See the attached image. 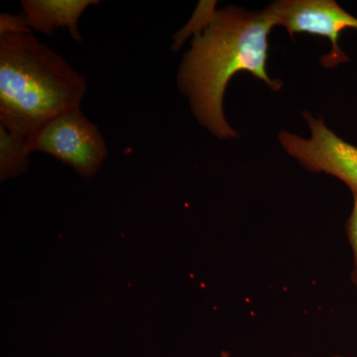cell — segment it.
Returning a JSON list of instances; mask_svg holds the SVG:
<instances>
[{
  "mask_svg": "<svg viewBox=\"0 0 357 357\" xmlns=\"http://www.w3.org/2000/svg\"><path fill=\"white\" fill-rule=\"evenodd\" d=\"M266 8L250 13L238 7L215 11L210 24L192 39L178 70L181 93L188 98L194 116L218 139L236 137L223 114V96L230 79L248 70L273 91L282 83L266 70L268 37L274 27Z\"/></svg>",
  "mask_w": 357,
  "mask_h": 357,
  "instance_id": "obj_1",
  "label": "cell"
},
{
  "mask_svg": "<svg viewBox=\"0 0 357 357\" xmlns=\"http://www.w3.org/2000/svg\"><path fill=\"white\" fill-rule=\"evenodd\" d=\"M86 81L32 34L0 36V126L31 137L60 115L81 107Z\"/></svg>",
  "mask_w": 357,
  "mask_h": 357,
  "instance_id": "obj_2",
  "label": "cell"
},
{
  "mask_svg": "<svg viewBox=\"0 0 357 357\" xmlns=\"http://www.w3.org/2000/svg\"><path fill=\"white\" fill-rule=\"evenodd\" d=\"M27 142L30 151L51 155L86 178L100 170L107 156L105 138L81 107L53 119Z\"/></svg>",
  "mask_w": 357,
  "mask_h": 357,
  "instance_id": "obj_3",
  "label": "cell"
},
{
  "mask_svg": "<svg viewBox=\"0 0 357 357\" xmlns=\"http://www.w3.org/2000/svg\"><path fill=\"white\" fill-rule=\"evenodd\" d=\"M311 129V137L281 131L279 141L291 157L310 172H324L337 178L357 192V146L328 128L324 119L310 112L303 114Z\"/></svg>",
  "mask_w": 357,
  "mask_h": 357,
  "instance_id": "obj_4",
  "label": "cell"
},
{
  "mask_svg": "<svg viewBox=\"0 0 357 357\" xmlns=\"http://www.w3.org/2000/svg\"><path fill=\"white\" fill-rule=\"evenodd\" d=\"M275 25L283 26L289 34L309 33L325 37L332 44L330 53L321 57L328 69L347 62L349 57L338 44L344 29L357 30V18L345 11L333 0H281L268 7Z\"/></svg>",
  "mask_w": 357,
  "mask_h": 357,
  "instance_id": "obj_5",
  "label": "cell"
},
{
  "mask_svg": "<svg viewBox=\"0 0 357 357\" xmlns=\"http://www.w3.org/2000/svg\"><path fill=\"white\" fill-rule=\"evenodd\" d=\"M98 3V0H22L21 6L30 29L46 35L67 29L75 41L81 42L79 18L89 6Z\"/></svg>",
  "mask_w": 357,
  "mask_h": 357,
  "instance_id": "obj_6",
  "label": "cell"
},
{
  "mask_svg": "<svg viewBox=\"0 0 357 357\" xmlns=\"http://www.w3.org/2000/svg\"><path fill=\"white\" fill-rule=\"evenodd\" d=\"M32 152L27 139L14 135L0 126V178L6 181L25 173Z\"/></svg>",
  "mask_w": 357,
  "mask_h": 357,
  "instance_id": "obj_7",
  "label": "cell"
},
{
  "mask_svg": "<svg viewBox=\"0 0 357 357\" xmlns=\"http://www.w3.org/2000/svg\"><path fill=\"white\" fill-rule=\"evenodd\" d=\"M215 3H217L215 1L199 2L198 7L192 14L191 20L183 27L182 30L176 33L175 36H174L173 51H178L185 43L188 37L192 34L196 36L197 34L203 31L206 26L210 24L211 20L215 16V11H217L215 9Z\"/></svg>",
  "mask_w": 357,
  "mask_h": 357,
  "instance_id": "obj_8",
  "label": "cell"
},
{
  "mask_svg": "<svg viewBox=\"0 0 357 357\" xmlns=\"http://www.w3.org/2000/svg\"><path fill=\"white\" fill-rule=\"evenodd\" d=\"M11 34H31L23 13L20 15L2 13L0 15V36Z\"/></svg>",
  "mask_w": 357,
  "mask_h": 357,
  "instance_id": "obj_9",
  "label": "cell"
},
{
  "mask_svg": "<svg viewBox=\"0 0 357 357\" xmlns=\"http://www.w3.org/2000/svg\"><path fill=\"white\" fill-rule=\"evenodd\" d=\"M352 196H354V206H352L351 217L347 222V231L352 251H354V266L351 279L357 288V192H352Z\"/></svg>",
  "mask_w": 357,
  "mask_h": 357,
  "instance_id": "obj_10",
  "label": "cell"
},
{
  "mask_svg": "<svg viewBox=\"0 0 357 357\" xmlns=\"http://www.w3.org/2000/svg\"><path fill=\"white\" fill-rule=\"evenodd\" d=\"M332 357H342V356H333Z\"/></svg>",
  "mask_w": 357,
  "mask_h": 357,
  "instance_id": "obj_11",
  "label": "cell"
}]
</instances>
